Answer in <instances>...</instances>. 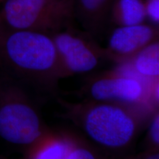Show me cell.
<instances>
[{
	"mask_svg": "<svg viewBox=\"0 0 159 159\" xmlns=\"http://www.w3.org/2000/svg\"><path fill=\"white\" fill-rule=\"evenodd\" d=\"M145 139V150L159 151V111L155 110L149 118Z\"/></svg>",
	"mask_w": 159,
	"mask_h": 159,
	"instance_id": "13",
	"label": "cell"
},
{
	"mask_svg": "<svg viewBox=\"0 0 159 159\" xmlns=\"http://www.w3.org/2000/svg\"><path fill=\"white\" fill-rule=\"evenodd\" d=\"M51 130L37 107L23 92L16 88L1 91L0 137L3 140L27 150Z\"/></svg>",
	"mask_w": 159,
	"mask_h": 159,
	"instance_id": "4",
	"label": "cell"
},
{
	"mask_svg": "<svg viewBox=\"0 0 159 159\" xmlns=\"http://www.w3.org/2000/svg\"><path fill=\"white\" fill-rule=\"evenodd\" d=\"M156 41H158V29L155 25L143 23L119 26L111 33L104 50L107 60L120 64Z\"/></svg>",
	"mask_w": 159,
	"mask_h": 159,
	"instance_id": "7",
	"label": "cell"
},
{
	"mask_svg": "<svg viewBox=\"0 0 159 159\" xmlns=\"http://www.w3.org/2000/svg\"><path fill=\"white\" fill-rule=\"evenodd\" d=\"M109 18L117 27L143 24L147 19L144 0H112Z\"/></svg>",
	"mask_w": 159,
	"mask_h": 159,
	"instance_id": "11",
	"label": "cell"
},
{
	"mask_svg": "<svg viewBox=\"0 0 159 159\" xmlns=\"http://www.w3.org/2000/svg\"><path fill=\"white\" fill-rule=\"evenodd\" d=\"M116 65L113 70L87 80L82 89L85 99L158 108L159 80L146 82L135 75L125 63Z\"/></svg>",
	"mask_w": 159,
	"mask_h": 159,
	"instance_id": "3",
	"label": "cell"
},
{
	"mask_svg": "<svg viewBox=\"0 0 159 159\" xmlns=\"http://www.w3.org/2000/svg\"><path fill=\"white\" fill-rule=\"evenodd\" d=\"M0 1H1V0H0Z\"/></svg>",
	"mask_w": 159,
	"mask_h": 159,
	"instance_id": "17",
	"label": "cell"
},
{
	"mask_svg": "<svg viewBox=\"0 0 159 159\" xmlns=\"http://www.w3.org/2000/svg\"><path fill=\"white\" fill-rule=\"evenodd\" d=\"M58 102L66 118L84 133L89 142L119 158L133 146L157 109L89 99L69 102L58 99Z\"/></svg>",
	"mask_w": 159,
	"mask_h": 159,
	"instance_id": "1",
	"label": "cell"
},
{
	"mask_svg": "<svg viewBox=\"0 0 159 159\" xmlns=\"http://www.w3.org/2000/svg\"><path fill=\"white\" fill-rule=\"evenodd\" d=\"M2 48L13 68L43 91L56 92L59 80L64 75L51 35L13 30L2 40Z\"/></svg>",
	"mask_w": 159,
	"mask_h": 159,
	"instance_id": "2",
	"label": "cell"
},
{
	"mask_svg": "<svg viewBox=\"0 0 159 159\" xmlns=\"http://www.w3.org/2000/svg\"><path fill=\"white\" fill-rule=\"evenodd\" d=\"M75 16V0H7L2 19L13 30L52 35L68 27Z\"/></svg>",
	"mask_w": 159,
	"mask_h": 159,
	"instance_id": "5",
	"label": "cell"
},
{
	"mask_svg": "<svg viewBox=\"0 0 159 159\" xmlns=\"http://www.w3.org/2000/svg\"><path fill=\"white\" fill-rule=\"evenodd\" d=\"M65 159H121L95 146L87 139L78 137Z\"/></svg>",
	"mask_w": 159,
	"mask_h": 159,
	"instance_id": "12",
	"label": "cell"
},
{
	"mask_svg": "<svg viewBox=\"0 0 159 159\" xmlns=\"http://www.w3.org/2000/svg\"><path fill=\"white\" fill-rule=\"evenodd\" d=\"M2 17H0V25H1V22H2V19H1Z\"/></svg>",
	"mask_w": 159,
	"mask_h": 159,
	"instance_id": "16",
	"label": "cell"
},
{
	"mask_svg": "<svg viewBox=\"0 0 159 159\" xmlns=\"http://www.w3.org/2000/svg\"><path fill=\"white\" fill-rule=\"evenodd\" d=\"M79 136L63 130H52L25 151L24 159H65Z\"/></svg>",
	"mask_w": 159,
	"mask_h": 159,
	"instance_id": "8",
	"label": "cell"
},
{
	"mask_svg": "<svg viewBox=\"0 0 159 159\" xmlns=\"http://www.w3.org/2000/svg\"><path fill=\"white\" fill-rule=\"evenodd\" d=\"M56 47L64 77L91 72L107 60L104 48L70 29L51 35Z\"/></svg>",
	"mask_w": 159,
	"mask_h": 159,
	"instance_id": "6",
	"label": "cell"
},
{
	"mask_svg": "<svg viewBox=\"0 0 159 159\" xmlns=\"http://www.w3.org/2000/svg\"><path fill=\"white\" fill-rule=\"evenodd\" d=\"M135 75L152 83L159 80V42L150 43L125 62Z\"/></svg>",
	"mask_w": 159,
	"mask_h": 159,
	"instance_id": "10",
	"label": "cell"
},
{
	"mask_svg": "<svg viewBox=\"0 0 159 159\" xmlns=\"http://www.w3.org/2000/svg\"><path fill=\"white\" fill-rule=\"evenodd\" d=\"M145 11L147 18L155 26L159 24V0H145Z\"/></svg>",
	"mask_w": 159,
	"mask_h": 159,
	"instance_id": "14",
	"label": "cell"
},
{
	"mask_svg": "<svg viewBox=\"0 0 159 159\" xmlns=\"http://www.w3.org/2000/svg\"><path fill=\"white\" fill-rule=\"evenodd\" d=\"M112 0H76L75 15L90 34L102 30L109 17Z\"/></svg>",
	"mask_w": 159,
	"mask_h": 159,
	"instance_id": "9",
	"label": "cell"
},
{
	"mask_svg": "<svg viewBox=\"0 0 159 159\" xmlns=\"http://www.w3.org/2000/svg\"><path fill=\"white\" fill-rule=\"evenodd\" d=\"M123 159H159V151L144 150L138 154L125 156Z\"/></svg>",
	"mask_w": 159,
	"mask_h": 159,
	"instance_id": "15",
	"label": "cell"
}]
</instances>
